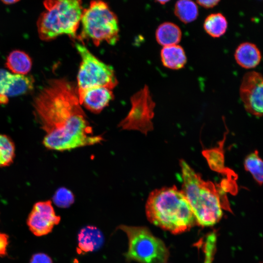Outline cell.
Segmentation results:
<instances>
[{"mask_svg":"<svg viewBox=\"0 0 263 263\" xmlns=\"http://www.w3.org/2000/svg\"><path fill=\"white\" fill-rule=\"evenodd\" d=\"M8 239V235L0 232V256L1 257L7 255V247L9 243Z\"/></svg>","mask_w":263,"mask_h":263,"instance_id":"cell-26","label":"cell"},{"mask_svg":"<svg viewBox=\"0 0 263 263\" xmlns=\"http://www.w3.org/2000/svg\"><path fill=\"white\" fill-rule=\"evenodd\" d=\"M117 228L124 231L128 239V249L124 254L127 261L166 263L168 261L169 251L165 243L148 227L121 225Z\"/></svg>","mask_w":263,"mask_h":263,"instance_id":"cell-6","label":"cell"},{"mask_svg":"<svg viewBox=\"0 0 263 263\" xmlns=\"http://www.w3.org/2000/svg\"><path fill=\"white\" fill-rule=\"evenodd\" d=\"M156 2L161 4H164L168 2H169L170 0H155Z\"/></svg>","mask_w":263,"mask_h":263,"instance_id":"cell-29","label":"cell"},{"mask_svg":"<svg viewBox=\"0 0 263 263\" xmlns=\"http://www.w3.org/2000/svg\"><path fill=\"white\" fill-rule=\"evenodd\" d=\"M80 38L91 39L99 45L106 41L114 45L119 38V26L115 14L108 4L101 0L91 1L89 7L83 10L81 20Z\"/></svg>","mask_w":263,"mask_h":263,"instance_id":"cell-5","label":"cell"},{"mask_svg":"<svg viewBox=\"0 0 263 263\" xmlns=\"http://www.w3.org/2000/svg\"><path fill=\"white\" fill-rule=\"evenodd\" d=\"M221 0H196L200 6L205 8H211L216 6Z\"/></svg>","mask_w":263,"mask_h":263,"instance_id":"cell-27","label":"cell"},{"mask_svg":"<svg viewBox=\"0 0 263 263\" xmlns=\"http://www.w3.org/2000/svg\"><path fill=\"white\" fill-rule=\"evenodd\" d=\"M234 58L237 63L244 69H252L257 67L262 59L260 50L255 44L245 42L241 43L236 48Z\"/></svg>","mask_w":263,"mask_h":263,"instance_id":"cell-14","label":"cell"},{"mask_svg":"<svg viewBox=\"0 0 263 263\" xmlns=\"http://www.w3.org/2000/svg\"><path fill=\"white\" fill-rule=\"evenodd\" d=\"M244 168L250 172L259 185H262L263 178V164L258 151L255 150L248 154L244 160Z\"/></svg>","mask_w":263,"mask_h":263,"instance_id":"cell-20","label":"cell"},{"mask_svg":"<svg viewBox=\"0 0 263 263\" xmlns=\"http://www.w3.org/2000/svg\"><path fill=\"white\" fill-rule=\"evenodd\" d=\"M80 104L94 113H99L113 97L111 90L104 87H95L77 94Z\"/></svg>","mask_w":263,"mask_h":263,"instance_id":"cell-12","label":"cell"},{"mask_svg":"<svg viewBox=\"0 0 263 263\" xmlns=\"http://www.w3.org/2000/svg\"><path fill=\"white\" fill-rule=\"evenodd\" d=\"M2 2L6 4H11L17 2L20 0H1Z\"/></svg>","mask_w":263,"mask_h":263,"instance_id":"cell-28","label":"cell"},{"mask_svg":"<svg viewBox=\"0 0 263 263\" xmlns=\"http://www.w3.org/2000/svg\"><path fill=\"white\" fill-rule=\"evenodd\" d=\"M132 108L118 126L123 130H136L147 134L153 129L155 103L148 87L145 86L131 98Z\"/></svg>","mask_w":263,"mask_h":263,"instance_id":"cell-8","label":"cell"},{"mask_svg":"<svg viewBox=\"0 0 263 263\" xmlns=\"http://www.w3.org/2000/svg\"><path fill=\"white\" fill-rule=\"evenodd\" d=\"M46 11L39 16L37 28L42 40L62 35L75 38L83 12L81 0H44Z\"/></svg>","mask_w":263,"mask_h":263,"instance_id":"cell-4","label":"cell"},{"mask_svg":"<svg viewBox=\"0 0 263 263\" xmlns=\"http://www.w3.org/2000/svg\"><path fill=\"white\" fill-rule=\"evenodd\" d=\"M155 38L157 42L164 46L178 44L182 38V31L176 24L165 22L156 29Z\"/></svg>","mask_w":263,"mask_h":263,"instance_id":"cell-16","label":"cell"},{"mask_svg":"<svg viewBox=\"0 0 263 263\" xmlns=\"http://www.w3.org/2000/svg\"><path fill=\"white\" fill-rule=\"evenodd\" d=\"M160 56L163 65L171 70L182 69L187 62L185 50L178 44L164 46L161 51Z\"/></svg>","mask_w":263,"mask_h":263,"instance_id":"cell-15","label":"cell"},{"mask_svg":"<svg viewBox=\"0 0 263 263\" xmlns=\"http://www.w3.org/2000/svg\"><path fill=\"white\" fill-rule=\"evenodd\" d=\"M77 89L65 79L49 81L35 97L33 107L49 150L64 151L93 145L103 140L94 135L80 106Z\"/></svg>","mask_w":263,"mask_h":263,"instance_id":"cell-1","label":"cell"},{"mask_svg":"<svg viewBox=\"0 0 263 263\" xmlns=\"http://www.w3.org/2000/svg\"><path fill=\"white\" fill-rule=\"evenodd\" d=\"M104 238L102 232L96 227L88 225L82 228L78 234L79 254H85L99 249L103 244Z\"/></svg>","mask_w":263,"mask_h":263,"instance_id":"cell-13","label":"cell"},{"mask_svg":"<svg viewBox=\"0 0 263 263\" xmlns=\"http://www.w3.org/2000/svg\"><path fill=\"white\" fill-rule=\"evenodd\" d=\"M145 210L150 223L173 234L188 231L197 224L187 199L175 186L152 191Z\"/></svg>","mask_w":263,"mask_h":263,"instance_id":"cell-2","label":"cell"},{"mask_svg":"<svg viewBox=\"0 0 263 263\" xmlns=\"http://www.w3.org/2000/svg\"><path fill=\"white\" fill-rule=\"evenodd\" d=\"M15 145L7 135L0 134V167L9 166L15 155Z\"/></svg>","mask_w":263,"mask_h":263,"instance_id":"cell-21","label":"cell"},{"mask_svg":"<svg viewBox=\"0 0 263 263\" xmlns=\"http://www.w3.org/2000/svg\"><path fill=\"white\" fill-rule=\"evenodd\" d=\"M223 155L221 151L218 149L211 150L207 152L205 151V156L207 158L209 166L213 169L220 170L223 167L224 158L221 157Z\"/></svg>","mask_w":263,"mask_h":263,"instance_id":"cell-24","label":"cell"},{"mask_svg":"<svg viewBox=\"0 0 263 263\" xmlns=\"http://www.w3.org/2000/svg\"><path fill=\"white\" fill-rule=\"evenodd\" d=\"M263 78L258 72L251 71L243 77L240 96L246 111L256 117L263 115Z\"/></svg>","mask_w":263,"mask_h":263,"instance_id":"cell-9","label":"cell"},{"mask_svg":"<svg viewBox=\"0 0 263 263\" xmlns=\"http://www.w3.org/2000/svg\"><path fill=\"white\" fill-rule=\"evenodd\" d=\"M228 23L226 18L221 13H212L205 19L203 27L206 32L214 38H220L226 31Z\"/></svg>","mask_w":263,"mask_h":263,"instance_id":"cell-18","label":"cell"},{"mask_svg":"<svg viewBox=\"0 0 263 263\" xmlns=\"http://www.w3.org/2000/svg\"><path fill=\"white\" fill-rule=\"evenodd\" d=\"M6 66L15 74L25 75L31 70L32 61L29 56L24 52L14 50L8 56Z\"/></svg>","mask_w":263,"mask_h":263,"instance_id":"cell-17","label":"cell"},{"mask_svg":"<svg viewBox=\"0 0 263 263\" xmlns=\"http://www.w3.org/2000/svg\"><path fill=\"white\" fill-rule=\"evenodd\" d=\"M182 189L195 217L196 223L202 226L217 223L223 216L225 208L221 201L220 192L210 181L203 179L185 160L180 161Z\"/></svg>","mask_w":263,"mask_h":263,"instance_id":"cell-3","label":"cell"},{"mask_svg":"<svg viewBox=\"0 0 263 263\" xmlns=\"http://www.w3.org/2000/svg\"><path fill=\"white\" fill-rule=\"evenodd\" d=\"M29 263H53L51 258L43 253H38L32 255Z\"/></svg>","mask_w":263,"mask_h":263,"instance_id":"cell-25","label":"cell"},{"mask_svg":"<svg viewBox=\"0 0 263 263\" xmlns=\"http://www.w3.org/2000/svg\"><path fill=\"white\" fill-rule=\"evenodd\" d=\"M174 13L181 21L187 24L196 19L199 10L192 0H178L174 5Z\"/></svg>","mask_w":263,"mask_h":263,"instance_id":"cell-19","label":"cell"},{"mask_svg":"<svg viewBox=\"0 0 263 263\" xmlns=\"http://www.w3.org/2000/svg\"><path fill=\"white\" fill-rule=\"evenodd\" d=\"M75 46L81 58L77 77V94L95 87L113 88L117 81L112 66L99 60L84 45L76 43Z\"/></svg>","mask_w":263,"mask_h":263,"instance_id":"cell-7","label":"cell"},{"mask_svg":"<svg viewBox=\"0 0 263 263\" xmlns=\"http://www.w3.org/2000/svg\"><path fill=\"white\" fill-rule=\"evenodd\" d=\"M60 221L56 215L50 200L36 203L29 214L27 224L30 230L37 236H42L52 231L54 226Z\"/></svg>","mask_w":263,"mask_h":263,"instance_id":"cell-10","label":"cell"},{"mask_svg":"<svg viewBox=\"0 0 263 263\" xmlns=\"http://www.w3.org/2000/svg\"><path fill=\"white\" fill-rule=\"evenodd\" d=\"M217 236L215 232H211L200 242L205 254L204 263H212L216 249Z\"/></svg>","mask_w":263,"mask_h":263,"instance_id":"cell-22","label":"cell"},{"mask_svg":"<svg viewBox=\"0 0 263 263\" xmlns=\"http://www.w3.org/2000/svg\"><path fill=\"white\" fill-rule=\"evenodd\" d=\"M34 83L31 76L13 74L0 69V95L8 98L25 94L33 89Z\"/></svg>","mask_w":263,"mask_h":263,"instance_id":"cell-11","label":"cell"},{"mask_svg":"<svg viewBox=\"0 0 263 263\" xmlns=\"http://www.w3.org/2000/svg\"><path fill=\"white\" fill-rule=\"evenodd\" d=\"M53 200L57 207L61 208H67L73 204L75 198L71 191L62 187L56 190L54 195Z\"/></svg>","mask_w":263,"mask_h":263,"instance_id":"cell-23","label":"cell"}]
</instances>
